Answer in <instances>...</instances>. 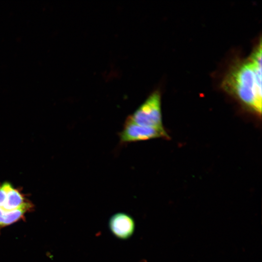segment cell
<instances>
[{
  "label": "cell",
  "mask_w": 262,
  "mask_h": 262,
  "mask_svg": "<svg viewBox=\"0 0 262 262\" xmlns=\"http://www.w3.org/2000/svg\"><path fill=\"white\" fill-rule=\"evenodd\" d=\"M167 136V135L164 130L139 125L128 117L125 121L123 130L119 133L120 141L122 143Z\"/></svg>",
  "instance_id": "3"
},
{
  "label": "cell",
  "mask_w": 262,
  "mask_h": 262,
  "mask_svg": "<svg viewBox=\"0 0 262 262\" xmlns=\"http://www.w3.org/2000/svg\"><path fill=\"white\" fill-rule=\"evenodd\" d=\"M262 43L246 61L228 74L224 86L255 111L262 112Z\"/></svg>",
  "instance_id": "1"
},
{
  "label": "cell",
  "mask_w": 262,
  "mask_h": 262,
  "mask_svg": "<svg viewBox=\"0 0 262 262\" xmlns=\"http://www.w3.org/2000/svg\"><path fill=\"white\" fill-rule=\"evenodd\" d=\"M140 262H147V261L145 260H143L142 261H141Z\"/></svg>",
  "instance_id": "6"
},
{
  "label": "cell",
  "mask_w": 262,
  "mask_h": 262,
  "mask_svg": "<svg viewBox=\"0 0 262 262\" xmlns=\"http://www.w3.org/2000/svg\"><path fill=\"white\" fill-rule=\"evenodd\" d=\"M128 118L141 126L164 130L162 123L160 93L156 91L151 93Z\"/></svg>",
  "instance_id": "2"
},
{
  "label": "cell",
  "mask_w": 262,
  "mask_h": 262,
  "mask_svg": "<svg viewBox=\"0 0 262 262\" xmlns=\"http://www.w3.org/2000/svg\"><path fill=\"white\" fill-rule=\"evenodd\" d=\"M30 211L27 209H18L6 212L0 208V229L22 219Z\"/></svg>",
  "instance_id": "5"
},
{
  "label": "cell",
  "mask_w": 262,
  "mask_h": 262,
  "mask_svg": "<svg viewBox=\"0 0 262 262\" xmlns=\"http://www.w3.org/2000/svg\"><path fill=\"white\" fill-rule=\"evenodd\" d=\"M108 226L111 233L115 237L121 240L130 238L135 228L133 218L124 213L114 214L109 219Z\"/></svg>",
  "instance_id": "4"
}]
</instances>
